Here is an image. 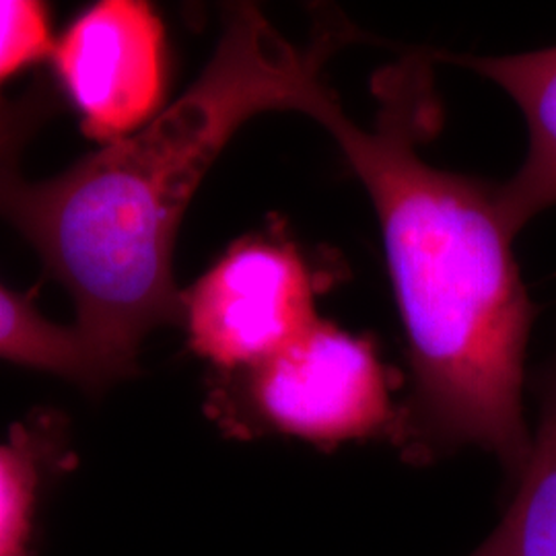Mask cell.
<instances>
[{"label": "cell", "mask_w": 556, "mask_h": 556, "mask_svg": "<svg viewBox=\"0 0 556 556\" xmlns=\"http://www.w3.org/2000/svg\"><path fill=\"white\" fill-rule=\"evenodd\" d=\"M431 60L410 54L378 73L371 126L349 118L337 93L314 119L367 188L383 233L415 381L397 441L415 459L477 445L517 478L532 447L523 379L538 307L495 186L418 153L439 126Z\"/></svg>", "instance_id": "obj_1"}, {"label": "cell", "mask_w": 556, "mask_h": 556, "mask_svg": "<svg viewBox=\"0 0 556 556\" xmlns=\"http://www.w3.org/2000/svg\"><path fill=\"white\" fill-rule=\"evenodd\" d=\"M353 38L355 27L330 13L299 46L258 7L233 4L202 75L147 126L59 178H0V213L71 291L77 332L116 381L135 371L142 338L181 318L179 223L225 144L264 112L312 118L332 93L328 60Z\"/></svg>", "instance_id": "obj_2"}, {"label": "cell", "mask_w": 556, "mask_h": 556, "mask_svg": "<svg viewBox=\"0 0 556 556\" xmlns=\"http://www.w3.org/2000/svg\"><path fill=\"white\" fill-rule=\"evenodd\" d=\"M250 418L319 445L376 438L392 429L388 374L369 340L318 319L275 357L243 371Z\"/></svg>", "instance_id": "obj_3"}, {"label": "cell", "mask_w": 556, "mask_h": 556, "mask_svg": "<svg viewBox=\"0 0 556 556\" xmlns=\"http://www.w3.org/2000/svg\"><path fill=\"white\" fill-rule=\"evenodd\" d=\"M314 305L312 277L295 248L250 236L181 295V319L199 357L238 374L303 337L318 321Z\"/></svg>", "instance_id": "obj_4"}, {"label": "cell", "mask_w": 556, "mask_h": 556, "mask_svg": "<svg viewBox=\"0 0 556 556\" xmlns=\"http://www.w3.org/2000/svg\"><path fill=\"white\" fill-rule=\"evenodd\" d=\"M52 59L89 139L116 142L157 116L165 87V36L151 4H93L71 23L52 48Z\"/></svg>", "instance_id": "obj_5"}, {"label": "cell", "mask_w": 556, "mask_h": 556, "mask_svg": "<svg viewBox=\"0 0 556 556\" xmlns=\"http://www.w3.org/2000/svg\"><path fill=\"white\" fill-rule=\"evenodd\" d=\"M493 80L516 101L528 126V153L514 178L495 186L507 229L517 236L542 211L556 206V46L509 56H447Z\"/></svg>", "instance_id": "obj_6"}, {"label": "cell", "mask_w": 556, "mask_h": 556, "mask_svg": "<svg viewBox=\"0 0 556 556\" xmlns=\"http://www.w3.org/2000/svg\"><path fill=\"white\" fill-rule=\"evenodd\" d=\"M59 418L34 415L0 441V556H31L46 489L71 468Z\"/></svg>", "instance_id": "obj_7"}, {"label": "cell", "mask_w": 556, "mask_h": 556, "mask_svg": "<svg viewBox=\"0 0 556 556\" xmlns=\"http://www.w3.org/2000/svg\"><path fill=\"white\" fill-rule=\"evenodd\" d=\"M540 418L517 493L472 556H556V349L540 374Z\"/></svg>", "instance_id": "obj_8"}, {"label": "cell", "mask_w": 556, "mask_h": 556, "mask_svg": "<svg viewBox=\"0 0 556 556\" xmlns=\"http://www.w3.org/2000/svg\"><path fill=\"white\" fill-rule=\"evenodd\" d=\"M0 358L56 374L91 392H100L116 381L77 328H60L41 318L29 299L4 285H0Z\"/></svg>", "instance_id": "obj_9"}, {"label": "cell", "mask_w": 556, "mask_h": 556, "mask_svg": "<svg viewBox=\"0 0 556 556\" xmlns=\"http://www.w3.org/2000/svg\"><path fill=\"white\" fill-rule=\"evenodd\" d=\"M48 9L38 0H0V83L52 52Z\"/></svg>", "instance_id": "obj_10"}, {"label": "cell", "mask_w": 556, "mask_h": 556, "mask_svg": "<svg viewBox=\"0 0 556 556\" xmlns=\"http://www.w3.org/2000/svg\"><path fill=\"white\" fill-rule=\"evenodd\" d=\"M21 122L13 110L0 103V178L9 176L4 169V161L11 157L15 142L20 140Z\"/></svg>", "instance_id": "obj_11"}]
</instances>
